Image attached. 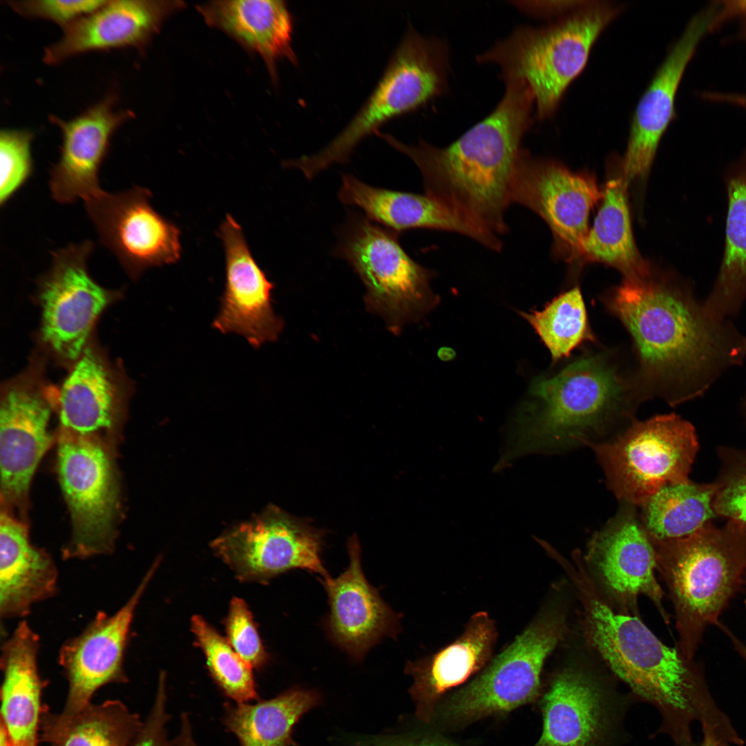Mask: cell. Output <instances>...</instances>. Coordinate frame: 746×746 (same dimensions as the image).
Listing matches in <instances>:
<instances>
[{"label": "cell", "mask_w": 746, "mask_h": 746, "mask_svg": "<svg viewBox=\"0 0 746 746\" xmlns=\"http://www.w3.org/2000/svg\"><path fill=\"white\" fill-rule=\"evenodd\" d=\"M603 301L629 333L647 399L675 407L700 398L746 360V336L709 314L692 283L674 274L624 278Z\"/></svg>", "instance_id": "1"}, {"label": "cell", "mask_w": 746, "mask_h": 746, "mask_svg": "<svg viewBox=\"0 0 746 746\" xmlns=\"http://www.w3.org/2000/svg\"><path fill=\"white\" fill-rule=\"evenodd\" d=\"M504 95L484 119L448 146L423 140L408 145L390 134L376 135L419 168L425 194L474 227L491 234L506 231L505 212L530 126L534 103L528 86L505 81Z\"/></svg>", "instance_id": "2"}, {"label": "cell", "mask_w": 746, "mask_h": 746, "mask_svg": "<svg viewBox=\"0 0 746 746\" xmlns=\"http://www.w3.org/2000/svg\"><path fill=\"white\" fill-rule=\"evenodd\" d=\"M577 589L586 638L613 672L661 712L664 729L680 744L691 743V724L724 740L728 718L711 696L702 669L662 643L638 618L615 612L600 597L580 558L562 564Z\"/></svg>", "instance_id": "3"}, {"label": "cell", "mask_w": 746, "mask_h": 746, "mask_svg": "<svg viewBox=\"0 0 746 746\" xmlns=\"http://www.w3.org/2000/svg\"><path fill=\"white\" fill-rule=\"evenodd\" d=\"M541 405L524 425L507 437L495 468L532 453H563L609 441L634 421L646 396L635 371L613 353L588 352L554 376L534 382Z\"/></svg>", "instance_id": "4"}, {"label": "cell", "mask_w": 746, "mask_h": 746, "mask_svg": "<svg viewBox=\"0 0 746 746\" xmlns=\"http://www.w3.org/2000/svg\"><path fill=\"white\" fill-rule=\"evenodd\" d=\"M650 540L674 604L679 650L692 660L706 628L720 623L743 585L746 524L729 519L718 527L711 522L683 537Z\"/></svg>", "instance_id": "5"}, {"label": "cell", "mask_w": 746, "mask_h": 746, "mask_svg": "<svg viewBox=\"0 0 746 746\" xmlns=\"http://www.w3.org/2000/svg\"><path fill=\"white\" fill-rule=\"evenodd\" d=\"M622 9L612 2L589 1L546 26L515 28L479 55L477 61L497 64L504 81L526 84L534 98L536 117L548 118L584 70L600 35Z\"/></svg>", "instance_id": "6"}, {"label": "cell", "mask_w": 746, "mask_h": 746, "mask_svg": "<svg viewBox=\"0 0 746 746\" xmlns=\"http://www.w3.org/2000/svg\"><path fill=\"white\" fill-rule=\"evenodd\" d=\"M449 55L442 41L408 29L375 88L343 130L313 155L288 162L312 179L344 163L355 147L380 126L441 95L447 88Z\"/></svg>", "instance_id": "7"}, {"label": "cell", "mask_w": 746, "mask_h": 746, "mask_svg": "<svg viewBox=\"0 0 746 746\" xmlns=\"http://www.w3.org/2000/svg\"><path fill=\"white\" fill-rule=\"evenodd\" d=\"M590 448L618 499L641 506L663 487L690 481L700 446L691 423L671 413L634 421L613 439Z\"/></svg>", "instance_id": "8"}, {"label": "cell", "mask_w": 746, "mask_h": 746, "mask_svg": "<svg viewBox=\"0 0 746 746\" xmlns=\"http://www.w3.org/2000/svg\"><path fill=\"white\" fill-rule=\"evenodd\" d=\"M564 627L558 612L540 613L474 679L439 706L443 720L468 724L535 700L544 663L562 639Z\"/></svg>", "instance_id": "9"}, {"label": "cell", "mask_w": 746, "mask_h": 746, "mask_svg": "<svg viewBox=\"0 0 746 746\" xmlns=\"http://www.w3.org/2000/svg\"><path fill=\"white\" fill-rule=\"evenodd\" d=\"M333 254L347 260L365 287V304L392 332L421 310L430 272L401 247L397 232L350 211Z\"/></svg>", "instance_id": "10"}, {"label": "cell", "mask_w": 746, "mask_h": 746, "mask_svg": "<svg viewBox=\"0 0 746 746\" xmlns=\"http://www.w3.org/2000/svg\"><path fill=\"white\" fill-rule=\"evenodd\" d=\"M58 472L73 522L72 540L66 558H86L110 553L118 492L110 456L95 434H82L61 427Z\"/></svg>", "instance_id": "11"}, {"label": "cell", "mask_w": 746, "mask_h": 746, "mask_svg": "<svg viewBox=\"0 0 746 746\" xmlns=\"http://www.w3.org/2000/svg\"><path fill=\"white\" fill-rule=\"evenodd\" d=\"M324 533L308 521L269 505L261 513L223 533L211 547L242 582H267L301 568L325 577Z\"/></svg>", "instance_id": "12"}, {"label": "cell", "mask_w": 746, "mask_h": 746, "mask_svg": "<svg viewBox=\"0 0 746 746\" xmlns=\"http://www.w3.org/2000/svg\"><path fill=\"white\" fill-rule=\"evenodd\" d=\"M595 178L575 172L560 162L531 156L523 150L517 165L511 201L540 216L553 236V251L577 262L589 231V215L601 200Z\"/></svg>", "instance_id": "13"}, {"label": "cell", "mask_w": 746, "mask_h": 746, "mask_svg": "<svg viewBox=\"0 0 746 746\" xmlns=\"http://www.w3.org/2000/svg\"><path fill=\"white\" fill-rule=\"evenodd\" d=\"M152 193L141 186L109 193L102 190L85 208L102 244L132 278L153 267L176 263L181 256L180 230L151 206Z\"/></svg>", "instance_id": "14"}, {"label": "cell", "mask_w": 746, "mask_h": 746, "mask_svg": "<svg viewBox=\"0 0 746 746\" xmlns=\"http://www.w3.org/2000/svg\"><path fill=\"white\" fill-rule=\"evenodd\" d=\"M93 247L86 240L52 251L51 266L40 281L43 337L68 361L81 356L94 322L113 296L88 271Z\"/></svg>", "instance_id": "15"}, {"label": "cell", "mask_w": 746, "mask_h": 746, "mask_svg": "<svg viewBox=\"0 0 746 746\" xmlns=\"http://www.w3.org/2000/svg\"><path fill=\"white\" fill-rule=\"evenodd\" d=\"M717 10L710 5L695 15L672 46L639 99L624 156L619 164L627 184L647 175L660 142L675 117L676 96L687 64L711 30Z\"/></svg>", "instance_id": "16"}, {"label": "cell", "mask_w": 746, "mask_h": 746, "mask_svg": "<svg viewBox=\"0 0 746 746\" xmlns=\"http://www.w3.org/2000/svg\"><path fill=\"white\" fill-rule=\"evenodd\" d=\"M159 564L157 559L119 610L113 614L98 612L80 634L61 647L59 663L68 682L63 711H78L91 702L93 696L102 687L126 682L123 661L131 625L136 607Z\"/></svg>", "instance_id": "17"}, {"label": "cell", "mask_w": 746, "mask_h": 746, "mask_svg": "<svg viewBox=\"0 0 746 746\" xmlns=\"http://www.w3.org/2000/svg\"><path fill=\"white\" fill-rule=\"evenodd\" d=\"M585 560L624 609H634L638 595H644L669 620L654 574L658 567L655 549L635 506L622 503L617 513L591 537Z\"/></svg>", "instance_id": "18"}, {"label": "cell", "mask_w": 746, "mask_h": 746, "mask_svg": "<svg viewBox=\"0 0 746 746\" xmlns=\"http://www.w3.org/2000/svg\"><path fill=\"white\" fill-rule=\"evenodd\" d=\"M217 236L224 247L226 280L212 326L223 334L242 336L255 348L276 341L283 321L272 307L274 284L253 257L241 227L230 214Z\"/></svg>", "instance_id": "19"}, {"label": "cell", "mask_w": 746, "mask_h": 746, "mask_svg": "<svg viewBox=\"0 0 746 746\" xmlns=\"http://www.w3.org/2000/svg\"><path fill=\"white\" fill-rule=\"evenodd\" d=\"M117 100V93L111 90L70 119L49 117L61 135L59 157L49 179L51 195L57 202L86 200L103 190L99 173L112 137L133 115L131 111L116 110Z\"/></svg>", "instance_id": "20"}, {"label": "cell", "mask_w": 746, "mask_h": 746, "mask_svg": "<svg viewBox=\"0 0 746 746\" xmlns=\"http://www.w3.org/2000/svg\"><path fill=\"white\" fill-rule=\"evenodd\" d=\"M184 6L181 1L106 0L64 29L61 37L45 48L43 61L55 65L88 52L122 48L142 50L166 19Z\"/></svg>", "instance_id": "21"}, {"label": "cell", "mask_w": 746, "mask_h": 746, "mask_svg": "<svg viewBox=\"0 0 746 746\" xmlns=\"http://www.w3.org/2000/svg\"><path fill=\"white\" fill-rule=\"evenodd\" d=\"M350 562L337 577L321 578L328 595L329 613L326 621L332 640L354 659H362L384 636L395 638L399 617L366 580L361 563L357 537L347 542Z\"/></svg>", "instance_id": "22"}, {"label": "cell", "mask_w": 746, "mask_h": 746, "mask_svg": "<svg viewBox=\"0 0 746 746\" xmlns=\"http://www.w3.org/2000/svg\"><path fill=\"white\" fill-rule=\"evenodd\" d=\"M50 405L44 394L28 383L6 390L0 412L1 497L21 504L34 472L52 443L48 430Z\"/></svg>", "instance_id": "23"}, {"label": "cell", "mask_w": 746, "mask_h": 746, "mask_svg": "<svg viewBox=\"0 0 746 746\" xmlns=\"http://www.w3.org/2000/svg\"><path fill=\"white\" fill-rule=\"evenodd\" d=\"M541 709L542 731L534 746H601L611 729L609 698L599 682L580 669L557 673Z\"/></svg>", "instance_id": "24"}, {"label": "cell", "mask_w": 746, "mask_h": 746, "mask_svg": "<svg viewBox=\"0 0 746 746\" xmlns=\"http://www.w3.org/2000/svg\"><path fill=\"white\" fill-rule=\"evenodd\" d=\"M497 638L495 622L486 611L473 614L455 640L436 653L408 662L413 678L410 694L418 717L429 722L441 697L480 673L492 660Z\"/></svg>", "instance_id": "25"}, {"label": "cell", "mask_w": 746, "mask_h": 746, "mask_svg": "<svg viewBox=\"0 0 746 746\" xmlns=\"http://www.w3.org/2000/svg\"><path fill=\"white\" fill-rule=\"evenodd\" d=\"M338 196L344 204L358 207L370 220L397 233L414 228L442 229L467 236L493 250L501 249L497 236L469 224L427 194L374 187L343 174Z\"/></svg>", "instance_id": "26"}, {"label": "cell", "mask_w": 746, "mask_h": 746, "mask_svg": "<svg viewBox=\"0 0 746 746\" xmlns=\"http://www.w3.org/2000/svg\"><path fill=\"white\" fill-rule=\"evenodd\" d=\"M39 648V635L25 620L1 647V723L12 746H37L39 740L45 685L37 666Z\"/></svg>", "instance_id": "27"}, {"label": "cell", "mask_w": 746, "mask_h": 746, "mask_svg": "<svg viewBox=\"0 0 746 746\" xmlns=\"http://www.w3.org/2000/svg\"><path fill=\"white\" fill-rule=\"evenodd\" d=\"M209 26L220 29L244 48L261 56L274 82L277 62L297 64L291 46L293 21L283 1L224 0L196 6Z\"/></svg>", "instance_id": "28"}, {"label": "cell", "mask_w": 746, "mask_h": 746, "mask_svg": "<svg viewBox=\"0 0 746 746\" xmlns=\"http://www.w3.org/2000/svg\"><path fill=\"white\" fill-rule=\"evenodd\" d=\"M57 570L51 558L34 547L26 526L7 510L0 517V615H26L33 604L54 595Z\"/></svg>", "instance_id": "29"}, {"label": "cell", "mask_w": 746, "mask_h": 746, "mask_svg": "<svg viewBox=\"0 0 746 746\" xmlns=\"http://www.w3.org/2000/svg\"><path fill=\"white\" fill-rule=\"evenodd\" d=\"M607 179L602 203L582 242L577 262H599L620 271L624 278L649 274V264L640 254L633 234L627 189L620 168Z\"/></svg>", "instance_id": "30"}, {"label": "cell", "mask_w": 746, "mask_h": 746, "mask_svg": "<svg viewBox=\"0 0 746 746\" xmlns=\"http://www.w3.org/2000/svg\"><path fill=\"white\" fill-rule=\"evenodd\" d=\"M725 183L727 210L723 258L704 303L712 316L731 319L746 300V153L728 168Z\"/></svg>", "instance_id": "31"}, {"label": "cell", "mask_w": 746, "mask_h": 746, "mask_svg": "<svg viewBox=\"0 0 746 746\" xmlns=\"http://www.w3.org/2000/svg\"><path fill=\"white\" fill-rule=\"evenodd\" d=\"M144 723L121 701L55 714L44 706L39 736L49 746H134Z\"/></svg>", "instance_id": "32"}, {"label": "cell", "mask_w": 746, "mask_h": 746, "mask_svg": "<svg viewBox=\"0 0 746 746\" xmlns=\"http://www.w3.org/2000/svg\"><path fill=\"white\" fill-rule=\"evenodd\" d=\"M61 427L82 434L111 428L117 419L116 385L104 363L84 350L64 381L57 404Z\"/></svg>", "instance_id": "33"}, {"label": "cell", "mask_w": 746, "mask_h": 746, "mask_svg": "<svg viewBox=\"0 0 746 746\" xmlns=\"http://www.w3.org/2000/svg\"><path fill=\"white\" fill-rule=\"evenodd\" d=\"M319 702L316 691L294 687L255 704L226 703L223 723L240 746H294V725Z\"/></svg>", "instance_id": "34"}, {"label": "cell", "mask_w": 746, "mask_h": 746, "mask_svg": "<svg viewBox=\"0 0 746 746\" xmlns=\"http://www.w3.org/2000/svg\"><path fill=\"white\" fill-rule=\"evenodd\" d=\"M714 482L691 480L661 488L642 505V525L650 539L687 536L715 519Z\"/></svg>", "instance_id": "35"}, {"label": "cell", "mask_w": 746, "mask_h": 746, "mask_svg": "<svg viewBox=\"0 0 746 746\" xmlns=\"http://www.w3.org/2000/svg\"><path fill=\"white\" fill-rule=\"evenodd\" d=\"M523 315L549 350L554 361L568 357L583 343L595 341L577 286L560 294L542 311Z\"/></svg>", "instance_id": "36"}, {"label": "cell", "mask_w": 746, "mask_h": 746, "mask_svg": "<svg viewBox=\"0 0 746 746\" xmlns=\"http://www.w3.org/2000/svg\"><path fill=\"white\" fill-rule=\"evenodd\" d=\"M191 626L210 673L222 691L237 703L258 700L251 666L200 616L194 615Z\"/></svg>", "instance_id": "37"}, {"label": "cell", "mask_w": 746, "mask_h": 746, "mask_svg": "<svg viewBox=\"0 0 746 746\" xmlns=\"http://www.w3.org/2000/svg\"><path fill=\"white\" fill-rule=\"evenodd\" d=\"M716 455L714 512L717 517L746 524V448L720 445Z\"/></svg>", "instance_id": "38"}, {"label": "cell", "mask_w": 746, "mask_h": 746, "mask_svg": "<svg viewBox=\"0 0 746 746\" xmlns=\"http://www.w3.org/2000/svg\"><path fill=\"white\" fill-rule=\"evenodd\" d=\"M32 132L4 128L0 131V204L8 200L28 182L33 173Z\"/></svg>", "instance_id": "39"}, {"label": "cell", "mask_w": 746, "mask_h": 746, "mask_svg": "<svg viewBox=\"0 0 746 746\" xmlns=\"http://www.w3.org/2000/svg\"><path fill=\"white\" fill-rule=\"evenodd\" d=\"M225 627L226 639L235 651L252 668L262 667L267 659V653L251 613L243 600L232 599Z\"/></svg>", "instance_id": "40"}, {"label": "cell", "mask_w": 746, "mask_h": 746, "mask_svg": "<svg viewBox=\"0 0 746 746\" xmlns=\"http://www.w3.org/2000/svg\"><path fill=\"white\" fill-rule=\"evenodd\" d=\"M105 1L10 0L7 3L21 17L48 20L64 30L98 8Z\"/></svg>", "instance_id": "41"}, {"label": "cell", "mask_w": 746, "mask_h": 746, "mask_svg": "<svg viewBox=\"0 0 746 746\" xmlns=\"http://www.w3.org/2000/svg\"><path fill=\"white\" fill-rule=\"evenodd\" d=\"M166 704V675L162 672L159 676L153 707L134 746H168L166 726L170 716Z\"/></svg>", "instance_id": "42"}, {"label": "cell", "mask_w": 746, "mask_h": 746, "mask_svg": "<svg viewBox=\"0 0 746 746\" xmlns=\"http://www.w3.org/2000/svg\"><path fill=\"white\" fill-rule=\"evenodd\" d=\"M589 1H548L517 2L519 8L541 17L566 16L586 5Z\"/></svg>", "instance_id": "43"}, {"label": "cell", "mask_w": 746, "mask_h": 746, "mask_svg": "<svg viewBox=\"0 0 746 746\" xmlns=\"http://www.w3.org/2000/svg\"><path fill=\"white\" fill-rule=\"evenodd\" d=\"M361 746H459L431 736H383L367 741Z\"/></svg>", "instance_id": "44"}, {"label": "cell", "mask_w": 746, "mask_h": 746, "mask_svg": "<svg viewBox=\"0 0 746 746\" xmlns=\"http://www.w3.org/2000/svg\"><path fill=\"white\" fill-rule=\"evenodd\" d=\"M737 16L746 17V0L719 2V10L712 29L717 28L729 19Z\"/></svg>", "instance_id": "45"}, {"label": "cell", "mask_w": 746, "mask_h": 746, "mask_svg": "<svg viewBox=\"0 0 746 746\" xmlns=\"http://www.w3.org/2000/svg\"><path fill=\"white\" fill-rule=\"evenodd\" d=\"M168 746H197L187 714H182L180 732L173 740H169Z\"/></svg>", "instance_id": "46"}, {"label": "cell", "mask_w": 746, "mask_h": 746, "mask_svg": "<svg viewBox=\"0 0 746 746\" xmlns=\"http://www.w3.org/2000/svg\"><path fill=\"white\" fill-rule=\"evenodd\" d=\"M731 639V642L740 656L746 661V645L738 639L727 627L720 623L718 625Z\"/></svg>", "instance_id": "47"}, {"label": "cell", "mask_w": 746, "mask_h": 746, "mask_svg": "<svg viewBox=\"0 0 746 746\" xmlns=\"http://www.w3.org/2000/svg\"><path fill=\"white\" fill-rule=\"evenodd\" d=\"M0 746H12L9 734L2 723L0 729Z\"/></svg>", "instance_id": "48"}, {"label": "cell", "mask_w": 746, "mask_h": 746, "mask_svg": "<svg viewBox=\"0 0 746 746\" xmlns=\"http://www.w3.org/2000/svg\"><path fill=\"white\" fill-rule=\"evenodd\" d=\"M682 746H718V745L709 737L704 736L702 742L699 745H694L689 743L684 744Z\"/></svg>", "instance_id": "49"}, {"label": "cell", "mask_w": 746, "mask_h": 746, "mask_svg": "<svg viewBox=\"0 0 746 746\" xmlns=\"http://www.w3.org/2000/svg\"><path fill=\"white\" fill-rule=\"evenodd\" d=\"M740 405L743 410L746 414V391L744 392L742 397L740 398Z\"/></svg>", "instance_id": "50"}, {"label": "cell", "mask_w": 746, "mask_h": 746, "mask_svg": "<svg viewBox=\"0 0 746 746\" xmlns=\"http://www.w3.org/2000/svg\"><path fill=\"white\" fill-rule=\"evenodd\" d=\"M740 37L746 39V23L743 25L740 32Z\"/></svg>", "instance_id": "51"}, {"label": "cell", "mask_w": 746, "mask_h": 746, "mask_svg": "<svg viewBox=\"0 0 746 746\" xmlns=\"http://www.w3.org/2000/svg\"><path fill=\"white\" fill-rule=\"evenodd\" d=\"M743 585H745V586H746V574H745V577H744V580H743Z\"/></svg>", "instance_id": "52"}, {"label": "cell", "mask_w": 746, "mask_h": 746, "mask_svg": "<svg viewBox=\"0 0 746 746\" xmlns=\"http://www.w3.org/2000/svg\"><path fill=\"white\" fill-rule=\"evenodd\" d=\"M745 609H746V600L745 601Z\"/></svg>", "instance_id": "53"}]
</instances>
